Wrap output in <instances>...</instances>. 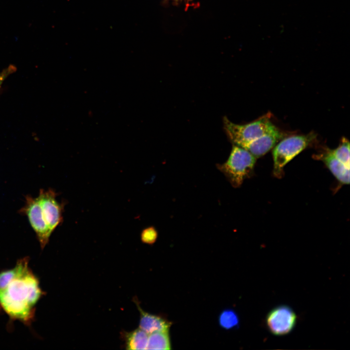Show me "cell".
I'll return each instance as SVG.
<instances>
[{"mask_svg":"<svg viewBox=\"0 0 350 350\" xmlns=\"http://www.w3.org/2000/svg\"><path fill=\"white\" fill-rule=\"evenodd\" d=\"M169 331L156 332L149 334L147 350H171Z\"/></svg>","mask_w":350,"mask_h":350,"instance_id":"cell-12","label":"cell"},{"mask_svg":"<svg viewBox=\"0 0 350 350\" xmlns=\"http://www.w3.org/2000/svg\"><path fill=\"white\" fill-rule=\"evenodd\" d=\"M56 193L52 189H41L37 197L43 218L52 232L63 219L62 205L56 200Z\"/></svg>","mask_w":350,"mask_h":350,"instance_id":"cell-7","label":"cell"},{"mask_svg":"<svg viewBox=\"0 0 350 350\" xmlns=\"http://www.w3.org/2000/svg\"><path fill=\"white\" fill-rule=\"evenodd\" d=\"M16 265L15 276L0 289V308L11 319L28 325L34 319L36 305L43 292L27 257L18 260Z\"/></svg>","mask_w":350,"mask_h":350,"instance_id":"cell-1","label":"cell"},{"mask_svg":"<svg viewBox=\"0 0 350 350\" xmlns=\"http://www.w3.org/2000/svg\"><path fill=\"white\" fill-rule=\"evenodd\" d=\"M219 324L223 329L229 330L238 326L239 323L236 313L231 309L223 311L219 316Z\"/></svg>","mask_w":350,"mask_h":350,"instance_id":"cell-13","label":"cell"},{"mask_svg":"<svg viewBox=\"0 0 350 350\" xmlns=\"http://www.w3.org/2000/svg\"><path fill=\"white\" fill-rule=\"evenodd\" d=\"M282 138V134L278 129L265 134L241 147L249 151L257 158L263 156L274 148Z\"/></svg>","mask_w":350,"mask_h":350,"instance_id":"cell-8","label":"cell"},{"mask_svg":"<svg viewBox=\"0 0 350 350\" xmlns=\"http://www.w3.org/2000/svg\"><path fill=\"white\" fill-rule=\"evenodd\" d=\"M158 236V233L154 227H149L144 228L141 233V241L148 245L154 244Z\"/></svg>","mask_w":350,"mask_h":350,"instance_id":"cell-15","label":"cell"},{"mask_svg":"<svg viewBox=\"0 0 350 350\" xmlns=\"http://www.w3.org/2000/svg\"><path fill=\"white\" fill-rule=\"evenodd\" d=\"M297 315L291 308L280 305L270 311L266 317L268 330L275 335H284L294 329Z\"/></svg>","mask_w":350,"mask_h":350,"instance_id":"cell-6","label":"cell"},{"mask_svg":"<svg viewBox=\"0 0 350 350\" xmlns=\"http://www.w3.org/2000/svg\"><path fill=\"white\" fill-rule=\"evenodd\" d=\"M140 313L139 328L150 334L156 332L169 331L172 322L163 316L153 315L143 311L135 300Z\"/></svg>","mask_w":350,"mask_h":350,"instance_id":"cell-9","label":"cell"},{"mask_svg":"<svg viewBox=\"0 0 350 350\" xmlns=\"http://www.w3.org/2000/svg\"><path fill=\"white\" fill-rule=\"evenodd\" d=\"M149 333L139 328L124 334L127 350H147Z\"/></svg>","mask_w":350,"mask_h":350,"instance_id":"cell-11","label":"cell"},{"mask_svg":"<svg viewBox=\"0 0 350 350\" xmlns=\"http://www.w3.org/2000/svg\"><path fill=\"white\" fill-rule=\"evenodd\" d=\"M315 135H296L286 138L274 147L273 173L275 176L281 178L285 166L304 150L313 141Z\"/></svg>","mask_w":350,"mask_h":350,"instance_id":"cell-4","label":"cell"},{"mask_svg":"<svg viewBox=\"0 0 350 350\" xmlns=\"http://www.w3.org/2000/svg\"><path fill=\"white\" fill-rule=\"evenodd\" d=\"M16 70V68L15 66L11 65L0 73V87L8 76L14 72Z\"/></svg>","mask_w":350,"mask_h":350,"instance_id":"cell-16","label":"cell"},{"mask_svg":"<svg viewBox=\"0 0 350 350\" xmlns=\"http://www.w3.org/2000/svg\"><path fill=\"white\" fill-rule=\"evenodd\" d=\"M331 151L338 160L350 168V142L348 140L343 138L338 147Z\"/></svg>","mask_w":350,"mask_h":350,"instance_id":"cell-14","label":"cell"},{"mask_svg":"<svg viewBox=\"0 0 350 350\" xmlns=\"http://www.w3.org/2000/svg\"><path fill=\"white\" fill-rule=\"evenodd\" d=\"M224 127L233 144L242 147L262 135L274 132L278 129L267 117L245 124L231 122L226 117L223 119Z\"/></svg>","mask_w":350,"mask_h":350,"instance_id":"cell-3","label":"cell"},{"mask_svg":"<svg viewBox=\"0 0 350 350\" xmlns=\"http://www.w3.org/2000/svg\"><path fill=\"white\" fill-rule=\"evenodd\" d=\"M256 159L246 149L233 144L227 160L222 164H217L216 167L233 187L238 188L252 175Z\"/></svg>","mask_w":350,"mask_h":350,"instance_id":"cell-2","label":"cell"},{"mask_svg":"<svg viewBox=\"0 0 350 350\" xmlns=\"http://www.w3.org/2000/svg\"><path fill=\"white\" fill-rule=\"evenodd\" d=\"M332 174L343 184L350 183V167L347 166L338 160L332 153L330 149L324 154L317 156Z\"/></svg>","mask_w":350,"mask_h":350,"instance_id":"cell-10","label":"cell"},{"mask_svg":"<svg viewBox=\"0 0 350 350\" xmlns=\"http://www.w3.org/2000/svg\"><path fill=\"white\" fill-rule=\"evenodd\" d=\"M25 204L19 210L20 213L26 215L35 231L42 249L49 242L52 234L43 216L37 197L26 195Z\"/></svg>","mask_w":350,"mask_h":350,"instance_id":"cell-5","label":"cell"}]
</instances>
